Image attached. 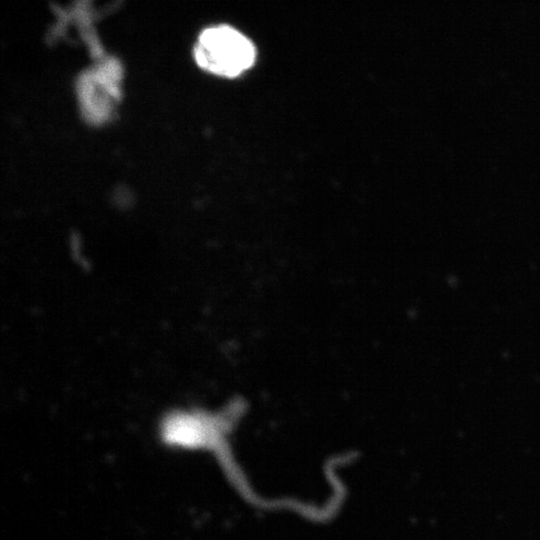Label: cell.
Masks as SVG:
<instances>
[{
    "label": "cell",
    "mask_w": 540,
    "mask_h": 540,
    "mask_svg": "<svg viewBox=\"0 0 540 540\" xmlns=\"http://www.w3.org/2000/svg\"><path fill=\"white\" fill-rule=\"evenodd\" d=\"M223 424L217 416L201 410L177 409L160 423V436L167 445L185 449H216L222 440Z\"/></svg>",
    "instance_id": "obj_3"
},
{
    "label": "cell",
    "mask_w": 540,
    "mask_h": 540,
    "mask_svg": "<svg viewBox=\"0 0 540 540\" xmlns=\"http://www.w3.org/2000/svg\"><path fill=\"white\" fill-rule=\"evenodd\" d=\"M122 70L118 61L108 59L83 73L77 95L83 116L92 124L106 121L120 98Z\"/></svg>",
    "instance_id": "obj_2"
},
{
    "label": "cell",
    "mask_w": 540,
    "mask_h": 540,
    "mask_svg": "<svg viewBox=\"0 0 540 540\" xmlns=\"http://www.w3.org/2000/svg\"><path fill=\"white\" fill-rule=\"evenodd\" d=\"M193 55L201 69L233 78L253 65L256 51L252 42L242 33L230 26L219 25L201 32Z\"/></svg>",
    "instance_id": "obj_1"
}]
</instances>
